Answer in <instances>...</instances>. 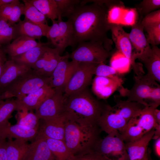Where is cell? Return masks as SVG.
<instances>
[{
	"mask_svg": "<svg viewBox=\"0 0 160 160\" xmlns=\"http://www.w3.org/2000/svg\"><path fill=\"white\" fill-rule=\"evenodd\" d=\"M108 11L105 5L94 2L76 7L67 18L73 28L75 46L84 42H97L107 50L112 49L113 42L108 36L110 30Z\"/></svg>",
	"mask_w": 160,
	"mask_h": 160,
	"instance_id": "obj_1",
	"label": "cell"
},
{
	"mask_svg": "<svg viewBox=\"0 0 160 160\" xmlns=\"http://www.w3.org/2000/svg\"><path fill=\"white\" fill-rule=\"evenodd\" d=\"M65 97L64 114L68 120L84 126L97 127L106 104L96 99L87 88Z\"/></svg>",
	"mask_w": 160,
	"mask_h": 160,
	"instance_id": "obj_2",
	"label": "cell"
},
{
	"mask_svg": "<svg viewBox=\"0 0 160 160\" xmlns=\"http://www.w3.org/2000/svg\"><path fill=\"white\" fill-rule=\"evenodd\" d=\"M97 128L82 126L67 119L64 141L74 156L93 150L100 139Z\"/></svg>",
	"mask_w": 160,
	"mask_h": 160,
	"instance_id": "obj_3",
	"label": "cell"
},
{
	"mask_svg": "<svg viewBox=\"0 0 160 160\" xmlns=\"http://www.w3.org/2000/svg\"><path fill=\"white\" fill-rule=\"evenodd\" d=\"M49 78L39 75L32 69L8 85L2 93L3 100L21 98L49 85Z\"/></svg>",
	"mask_w": 160,
	"mask_h": 160,
	"instance_id": "obj_4",
	"label": "cell"
},
{
	"mask_svg": "<svg viewBox=\"0 0 160 160\" xmlns=\"http://www.w3.org/2000/svg\"><path fill=\"white\" fill-rule=\"evenodd\" d=\"M158 106L153 105L145 107L129 120L121 134L125 143L138 139L154 128L156 124L153 113Z\"/></svg>",
	"mask_w": 160,
	"mask_h": 160,
	"instance_id": "obj_5",
	"label": "cell"
},
{
	"mask_svg": "<svg viewBox=\"0 0 160 160\" xmlns=\"http://www.w3.org/2000/svg\"><path fill=\"white\" fill-rule=\"evenodd\" d=\"M93 150L107 160H129L125 143L118 132L99 139Z\"/></svg>",
	"mask_w": 160,
	"mask_h": 160,
	"instance_id": "obj_6",
	"label": "cell"
},
{
	"mask_svg": "<svg viewBox=\"0 0 160 160\" xmlns=\"http://www.w3.org/2000/svg\"><path fill=\"white\" fill-rule=\"evenodd\" d=\"M111 55L110 51L106 49L102 44L94 41L80 43L69 53V58L78 63H104Z\"/></svg>",
	"mask_w": 160,
	"mask_h": 160,
	"instance_id": "obj_7",
	"label": "cell"
},
{
	"mask_svg": "<svg viewBox=\"0 0 160 160\" xmlns=\"http://www.w3.org/2000/svg\"><path fill=\"white\" fill-rule=\"evenodd\" d=\"M98 64L89 63H78L76 70L64 89V97H66L87 88L92 83L96 67Z\"/></svg>",
	"mask_w": 160,
	"mask_h": 160,
	"instance_id": "obj_8",
	"label": "cell"
},
{
	"mask_svg": "<svg viewBox=\"0 0 160 160\" xmlns=\"http://www.w3.org/2000/svg\"><path fill=\"white\" fill-rule=\"evenodd\" d=\"M69 53L67 52L49 77V85L55 90H61L64 92L67 84L78 67V63L69 61Z\"/></svg>",
	"mask_w": 160,
	"mask_h": 160,
	"instance_id": "obj_9",
	"label": "cell"
},
{
	"mask_svg": "<svg viewBox=\"0 0 160 160\" xmlns=\"http://www.w3.org/2000/svg\"><path fill=\"white\" fill-rule=\"evenodd\" d=\"M63 93L62 91L55 90V93L36 110L35 114L39 120L50 119L64 113L66 98Z\"/></svg>",
	"mask_w": 160,
	"mask_h": 160,
	"instance_id": "obj_10",
	"label": "cell"
},
{
	"mask_svg": "<svg viewBox=\"0 0 160 160\" xmlns=\"http://www.w3.org/2000/svg\"><path fill=\"white\" fill-rule=\"evenodd\" d=\"M151 50L138 57L137 59L144 64L147 74L143 75V79L150 85L159 86L160 82V49L157 46H152Z\"/></svg>",
	"mask_w": 160,
	"mask_h": 160,
	"instance_id": "obj_11",
	"label": "cell"
},
{
	"mask_svg": "<svg viewBox=\"0 0 160 160\" xmlns=\"http://www.w3.org/2000/svg\"><path fill=\"white\" fill-rule=\"evenodd\" d=\"M143 75H134V85L130 89L124 88L122 85L118 89L121 97L127 98L129 101L136 102L148 106L145 103L153 87L143 77Z\"/></svg>",
	"mask_w": 160,
	"mask_h": 160,
	"instance_id": "obj_12",
	"label": "cell"
},
{
	"mask_svg": "<svg viewBox=\"0 0 160 160\" xmlns=\"http://www.w3.org/2000/svg\"><path fill=\"white\" fill-rule=\"evenodd\" d=\"M49 85L44 86L38 90L21 98H17V111L36 110L46 100L55 92Z\"/></svg>",
	"mask_w": 160,
	"mask_h": 160,
	"instance_id": "obj_13",
	"label": "cell"
},
{
	"mask_svg": "<svg viewBox=\"0 0 160 160\" xmlns=\"http://www.w3.org/2000/svg\"><path fill=\"white\" fill-rule=\"evenodd\" d=\"M121 116L113 111L111 106L106 104L98 121L101 130L109 134L118 132L121 134L128 123Z\"/></svg>",
	"mask_w": 160,
	"mask_h": 160,
	"instance_id": "obj_14",
	"label": "cell"
},
{
	"mask_svg": "<svg viewBox=\"0 0 160 160\" xmlns=\"http://www.w3.org/2000/svg\"><path fill=\"white\" fill-rule=\"evenodd\" d=\"M142 19L140 18L132 26L129 37L134 51L132 52L131 64L135 62L137 58L144 54L151 49V47L148 42L144 33L143 26L141 24Z\"/></svg>",
	"mask_w": 160,
	"mask_h": 160,
	"instance_id": "obj_15",
	"label": "cell"
},
{
	"mask_svg": "<svg viewBox=\"0 0 160 160\" xmlns=\"http://www.w3.org/2000/svg\"><path fill=\"white\" fill-rule=\"evenodd\" d=\"M123 82L117 75L111 77L96 76L92 81V89L98 98L105 99L122 85Z\"/></svg>",
	"mask_w": 160,
	"mask_h": 160,
	"instance_id": "obj_16",
	"label": "cell"
},
{
	"mask_svg": "<svg viewBox=\"0 0 160 160\" xmlns=\"http://www.w3.org/2000/svg\"><path fill=\"white\" fill-rule=\"evenodd\" d=\"M67 120L64 113L50 119L42 120L43 123L39 126L38 133L47 138L64 141Z\"/></svg>",
	"mask_w": 160,
	"mask_h": 160,
	"instance_id": "obj_17",
	"label": "cell"
},
{
	"mask_svg": "<svg viewBox=\"0 0 160 160\" xmlns=\"http://www.w3.org/2000/svg\"><path fill=\"white\" fill-rule=\"evenodd\" d=\"M22 160H56L49 149L46 138L39 133L34 141L29 144Z\"/></svg>",
	"mask_w": 160,
	"mask_h": 160,
	"instance_id": "obj_18",
	"label": "cell"
},
{
	"mask_svg": "<svg viewBox=\"0 0 160 160\" xmlns=\"http://www.w3.org/2000/svg\"><path fill=\"white\" fill-rule=\"evenodd\" d=\"M135 8H128L124 6H114L108 9L107 20L109 24L131 26L137 21Z\"/></svg>",
	"mask_w": 160,
	"mask_h": 160,
	"instance_id": "obj_19",
	"label": "cell"
},
{
	"mask_svg": "<svg viewBox=\"0 0 160 160\" xmlns=\"http://www.w3.org/2000/svg\"><path fill=\"white\" fill-rule=\"evenodd\" d=\"M31 69L30 66L17 63L11 59L7 60L0 77V94L2 96L3 91L8 85Z\"/></svg>",
	"mask_w": 160,
	"mask_h": 160,
	"instance_id": "obj_20",
	"label": "cell"
},
{
	"mask_svg": "<svg viewBox=\"0 0 160 160\" xmlns=\"http://www.w3.org/2000/svg\"><path fill=\"white\" fill-rule=\"evenodd\" d=\"M154 134V128L135 140L125 143L129 160H143L147 154L148 147Z\"/></svg>",
	"mask_w": 160,
	"mask_h": 160,
	"instance_id": "obj_21",
	"label": "cell"
},
{
	"mask_svg": "<svg viewBox=\"0 0 160 160\" xmlns=\"http://www.w3.org/2000/svg\"><path fill=\"white\" fill-rule=\"evenodd\" d=\"M38 131L16 124H8L0 127V137L6 139L15 138L26 141L35 139Z\"/></svg>",
	"mask_w": 160,
	"mask_h": 160,
	"instance_id": "obj_22",
	"label": "cell"
},
{
	"mask_svg": "<svg viewBox=\"0 0 160 160\" xmlns=\"http://www.w3.org/2000/svg\"><path fill=\"white\" fill-rule=\"evenodd\" d=\"M112 40L118 51L124 54L130 61L132 47L129 37V33L125 31L122 25L110 24Z\"/></svg>",
	"mask_w": 160,
	"mask_h": 160,
	"instance_id": "obj_23",
	"label": "cell"
},
{
	"mask_svg": "<svg viewBox=\"0 0 160 160\" xmlns=\"http://www.w3.org/2000/svg\"><path fill=\"white\" fill-rule=\"evenodd\" d=\"M17 37L24 35L35 39H40L43 36L47 37L51 26L48 24L39 25L24 19L14 25Z\"/></svg>",
	"mask_w": 160,
	"mask_h": 160,
	"instance_id": "obj_24",
	"label": "cell"
},
{
	"mask_svg": "<svg viewBox=\"0 0 160 160\" xmlns=\"http://www.w3.org/2000/svg\"><path fill=\"white\" fill-rule=\"evenodd\" d=\"M41 42L28 36L21 35L3 47L6 54L10 58L23 54L31 49L38 45Z\"/></svg>",
	"mask_w": 160,
	"mask_h": 160,
	"instance_id": "obj_25",
	"label": "cell"
},
{
	"mask_svg": "<svg viewBox=\"0 0 160 160\" xmlns=\"http://www.w3.org/2000/svg\"><path fill=\"white\" fill-rule=\"evenodd\" d=\"M116 105L111 106L112 110L121 116L128 122L135 115L146 106L139 103L124 100L119 98L118 96L114 97Z\"/></svg>",
	"mask_w": 160,
	"mask_h": 160,
	"instance_id": "obj_26",
	"label": "cell"
},
{
	"mask_svg": "<svg viewBox=\"0 0 160 160\" xmlns=\"http://www.w3.org/2000/svg\"><path fill=\"white\" fill-rule=\"evenodd\" d=\"M59 15L57 20L59 26L60 32L57 45L55 48L59 50L60 54L68 46L75 47L74 33L71 24L68 20L63 21Z\"/></svg>",
	"mask_w": 160,
	"mask_h": 160,
	"instance_id": "obj_27",
	"label": "cell"
},
{
	"mask_svg": "<svg viewBox=\"0 0 160 160\" xmlns=\"http://www.w3.org/2000/svg\"><path fill=\"white\" fill-rule=\"evenodd\" d=\"M48 43L41 42L38 45L23 54L10 58L16 63L31 67L33 65L47 49Z\"/></svg>",
	"mask_w": 160,
	"mask_h": 160,
	"instance_id": "obj_28",
	"label": "cell"
},
{
	"mask_svg": "<svg viewBox=\"0 0 160 160\" xmlns=\"http://www.w3.org/2000/svg\"><path fill=\"white\" fill-rule=\"evenodd\" d=\"M26 141L22 140L8 139L7 141V160H22L28 147Z\"/></svg>",
	"mask_w": 160,
	"mask_h": 160,
	"instance_id": "obj_29",
	"label": "cell"
},
{
	"mask_svg": "<svg viewBox=\"0 0 160 160\" xmlns=\"http://www.w3.org/2000/svg\"><path fill=\"white\" fill-rule=\"evenodd\" d=\"M45 137L48 147L56 160L73 159L75 156L69 150L64 141Z\"/></svg>",
	"mask_w": 160,
	"mask_h": 160,
	"instance_id": "obj_30",
	"label": "cell"
},
{
	"mask_svg": "<svg viewBox=\"0 0 160 160\" xmlns=\"http://www.w3.org/2000/svg\"><path fill=\"white\" fill-rule=\"evenodd\" d=\"M47 18L51 20L57 19L58 12L55 0H28Z\"/></svg>",
	"mask_w": 160,
	"mask_h": 160,
	"instance_id": "obj_31",
	"label": "cell"
},
{
	"mask_svg": "<svg viewBox=\"0 0 160 160\" xmlns=\"http://www.w3.org/2000/svg\"><path fill=\"white\" fill-rule=\"evenodd\" d=\"M24 4L23 14L25 19L39 25L47 23L46 17L28 0H23Z\"/></svg>",
	"mask_w": 160,
	"mask_h": 160,
	"instance_id": "obj_32",
	"label": "cell"
},
{
	"mask_svg": "<svg viewBox=\"0 0 160 160\" xmlns=\"http://www.w3.org/2000/svg\"><path fill=\"white\" fill-rule=\"evenodd\" d=\"M131 65L130 60L118 51L113 54L110 59V66L118 74L127 73L130 70Z\"/></svg>",
	"mask_w": 160,
	"mask_h": 160,
	"instance_id": "obj_33",
	"label": "cell"
},
{
	"mask_svg": "<svg viewBox=\"0 0 160 160\" xmlns=\"http://www.w3.org/2000/svg\"><path fill=\"white\" fill-rule=\"evenodd\" d=\"M17 110L16 99L9 98L0 100V127L9 124L12 113Z\"/></svg>",
	"mask_w": 160,
	"mask_h": 160,
	"instance_id": "obj_34",
	"label": "cell"
},
{
	"mask_svg": "<svg viewBox=\"0 0 160 160\" xmlns=\"http://www.w3.org/2000/svg\"><path fill=\"white\" fill-rule=\"evenodd\" d=\"M16 118L17 124L39 131V119L33 111H18Z\"/></svg>",
	"mask_w": 160,
	"mask_h": 160,
	"instance_id": "obj_35",
	"label": "cell"
},
{
	"mask_svg": "<svg viewBox=\"0 0 160 160\" xmlns=\"http://www.w3.org/2000/svg\"><path fill=\"white\" fill-rule=\"evenodd\" d=\"M17 37L14 25H11L7 20L0 18V47L9 44L12 40Z\"/></svg>",
	"mask_w": 160,
	"mask_h": 160,
	"instance_id": "obj_36",
	"label": "cell"
},
{
	"mask_svg": "<svg viewBox=\"0 0 160 160\" xmlns=\"http://www.w3.org/2000/svg\"><path fill=\"white\" fill-rule=\"evenodd\" d=\"M63 56L60 55L59 49L52 48L51 53L44 67L37 74L41 76L49 77Z\"/></svg>",
	"mask_w": 160,
	"mask_h": 160,
	"instance_id": "obj_37",
	"label": "cell"
},
{
	"mask_svg": "<svg viewBox=\"0 0 160 160\" xmlns=\"http://www.w3.org/2000/svg\"><path fill=\"white\" fill-rule=\"evenodd\" d=\"M55 1L57 5L58 16H60L62 18H67L81 1L80 0H55Z\"/></svg>",
	"mask_w": 160,
	"mask_h": 160,
	"instance_id": "obj_38",
	"label": "cell"
},
{
	"mask_svg": "<svg viewBox=\"0 0 160 160\" xmlns=\"http://www.w3.org/2000/svg\"><path fill=\"white\" fill-rule=\"evenodd\" d=\"M160 8V0H143L136 5L135 8L142 19L143 17Z\"/></svg>",
	"mask_w": 160,
	"mask_h": 160,
	"instance_id": "obj_39",
	"label": "cell"
},
{
	"mask_svg": "<svg viewBox=\"0 0 160 160\" xmlns=\"http://www.w3.org/2000/svg\"><path fill=\"white\" fill-rule=\"evenodd\" d=\"M147 33L146 37L149 44L157 46L160 44V24L143 27Z\"/></svg>",
	"mask_w": 160,
	"mask_h": 160,
	"instance_id": "obj_40",
	"label": "cell"
},
{
	"mask_svg": "<svg viewBox=\"0 0 160 160\" xmlns=\"http://www.w3.org/2000/svg\"><path fill=\"white\" fill-rule=\"evenodd\" d=\"M24 9V3H21L19 0H18L7 21L10 25H14L20 20V17L23 14Z\"/></svg>",
	"mask_w": 160,
	"mask_h": 160,
	"instance_id": "obj_41",
	"label": "cell"
},
{
	"mask_svg": "<svg viewBox=\"0 0 160 160\" xmlns=\"http://www.w3.org/2000/svg\"><path fill=\"white\" fill-rule=\"evenodd\" d=\"M117 74L118 73L115 69L104 63L97 65L95 72V75L99 76L111 77L117 75Z\"/></svg>",
	"mask_w": 160,
	"mask_h": 160,
	"instance_id": "obj_42",
	"label": "cell"
},
{
	"mask_svg": "<svg viewBox=\"0 0 160 160\" xmlns=\"http://www.w3.org/2000/svg\"><path fill=\"white\" fill-rule=\"evenodd\" d=\"M141 24L144 27L160 24V10L159 9L146 15L141 20Z\"/></svg>",
	"mask_w": 160,
	"mask_h": 160,
	"instance_id": "obj_43",
	"label": "cell"
},
{
	"mask_svg": "<svg viewBox=\"0 0 160 160\" xmlns=\"http://www.w3.org/2000/svg\"><path fill=\"white\" fill-rule=\"evenodd\" d=\"M52 25L48 32L47 38L49 39L51 43L56 47L58 41L59 34L60 28L59 24L57 20H52Z\"/></svg>",
	"mask_w": 160,
	"mask_h": 160,
	"instance_id": "obj_44",
	"label": "cell"
},
{
	"mask_svg": "<svg viewBox=\"0 0 160 160\" xmlns=\"http://www.w3.org/2000/svg\"><path fill=\"white\" fill-rule=\"evenodd\" d=\"M52 48L48 47L47 49L33 65L31 68L38 73L45 66L50 55Z\"/></svg>",
	"mask_w": 160,
	"mask_h": 160,
	"instance_id": "obj_45",
	"label": "cell"
},
{
	"mask_svg": "<svg viewBox=\"0 0 160 160\" xmlns=\"http://www.w3.org/2000/svg\"><path fill=\"white\" fill-rule=\"evenodd\" d=\"M145 103L148 106L152 105H159L160 104V86L153 87L148 97L145 100Z\"/></svg>",
	"mask_w": 160,
	"mask_h": 160,
	"instance_id": "obj_46",
	"label": "cell"
},
{
	"mask_svg": "<svg viewBox=\"0 0 160 160\" xmlns=\"http://www.w3.org/2000/svg\"><path fill=\"white\" fill-rule=\"evenodd\" d=\"M72 160H107L93 150L75 156Z\"/></svg>",
	"mask_w": 160,
	"mask_h": 160,
	"instance_id": "obj_47",
	"label": "cell"
},
{
	"mask_svg": "<svg viewBox=\"0 0 160 160\" xmlns=\"http://www.w3.org/2000/svg\"><path fill=\"white\" fill-rule=\"evenodd\" d=\"M18 0L15 1L10 3L3 5L0 7V18L8 21L13 8Z\"/></svg>",
	"mask_w": 160,
	"mask_h": 160,
	"instance_id": "obj_48",
	"label": "cell"
},
{
	"mask_svg": "<svg viewBox=\"0 0 160 160\" xmlns=\"http://www.w3.org/2000/svg\"><path fill=\"white\" fill-rule=\"evenodd\" d=\"M6 139L0 137V160H7Z\"/></svg>",
	"mask_w": 160,
	"mask_h": 160,
	"instance_id": "obj_49",
	"label": "cell"
},
{
	"mask_svg": "<svg viewBox=\"0 0 160 160\" xmlns=\"http://www.w3.org/2000/svg\"><path fill=\"white\" fill-rule=\"evenodd\" d=\"M6 53L3 47H0V77L2 72L4 66L7 61Z\"/></svg>",
	"mask_w": 160,
	"mask_h": 160,
	"instance_id": "obj_50",
	"label": "cell"
},
{
	"mask_svg": "<svg viewBox=\"0 0 160 160\" xmlns=\"http://www.w3.org/2000/svg\"><path fill=\"white\" fill-rule=\"evenodd\" d=\"M154 150L155 154L159 158L160 157V137L155 140L154 144Z\"/></svg>",
	"mask_w": 160,
	"mask_h": 160,
	"instance_id": "obj_51",
	"label": "cell"
},
{
	"mask_svg": "<svg viewBox=\"0 0 160 160\" xmlns=\"http://www.w3.org/2000/svg\"><path fill=\"white\" fill-rule=\"evenodd\" d=\"M153 116L156 124H160V111L155 109L153 113Z\"/></svg>",
	"mask_w": 160,
	"mask_h": 160,
	"instance_id": "obj_52",
	"label": "cell"
},
{
	"mask_svg": "<svg viewBox=\"0 0 160 160\" xmlns=\"http://www.w3.org/2000/svg\"><path fill=\"white\" fill-rule=\"evenodd\" d=\"M154 128V134L152 139L156 140L160 137V124H156Z\"/></svg>",
	"mask_w": 160,
	"mask_h": 160,
	"instance_id": "obj_53",
	"label": "cell"
},
{
	"mask_svg": "<svg viewBox=\"0 0 160 160\" xmlns=\"http://www.w3.org/2000/svg\"><path fill=\"white\" fill-rule=\"evenodd\" d=\"M15 0H0V7L3 5L11 3Z\"/></svg>",
	"mask_w": 160,
	"mask_h": 160,
	"instance_id": "obj_54",
	"label": "cell"
},
{
	"mask_svg": "<svg viewBox=\"0 0 160 160\" xmlns=\"http://www.w3.org/2000/svg\"><path fill=\"white\" fill-rule=\"evenodd\" d=\"M143 160H148V153H147V154H146V155L145 156Z\"/></svg>",
	"mask_w": 160,
	"mask_h": 160,
	"instance_id": "obj_55",
	"label": "cell"
},
{
	"mask_svg": "<svg viewBox=\"0 0 160 160\" xmlns=\"http://www.w3.org/2000/svg\"><path fill=\"white\" fill-rule=\"evenodd\" d=\"M3 100L1 95L0 94V100Z\"/></svg>",
	"mask_w": 160,
	"mask_h": 160,
	"instance_id": "obj_56",
	"label": "cell"
},
{
	"mask_svg": "<svg viewBox=\"0 0 160 160\" xmlns=\"http://www.w3.org/2000/svg\"><path fill=\"white\" fill-rule=\"evenodd\" d=\"M143 159H144L143 160H143Z\"/></svg>",
	"mask_w": 160,
	"mask_h": 160,
	"instance_id": "obj_57",
	"label": "cell"
}]
</instances>
